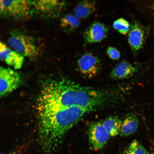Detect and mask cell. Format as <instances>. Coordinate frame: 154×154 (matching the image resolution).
Listing matches in <instances>:
<instances>
[{"instance_id":"1","label":"cell","mask_w":154,"mask_h":154,"mask_svg":"<svg viewBox=\"0 0 154 154\" xmlns=\"http://www.w3.org/2000/svg\"><path fill=\"white\" fill-rule=\"evenodd\" d=\"M105 97L100 92L82 86L70 80H52L44 86L39 98L45 112L56 111L73 107L92 110L102 104Z\"/></svg>"},{"instance_id":"2","label":"cell","mask_w":154,"mask_h":154,"mask_svg":"<svg viewBox=\"0 0 154 154\" xmlns=\"http://www.w3.org/2000/svg\"><path fill=\"white\" fill-rule=\"evenodd\" d=\"M35 39L20 32L11 33L8 40L13 50L24 57L33 58L40 54L41 49Z\"/></svg>"},{"instance_id":"3","label":"cell","mask_w":154,"mask_h":154,"mask_svg":"<svg viewBox=\"0 0 154 154\" xmlns=\"http://www.w3.org/2000/svg\"><path fill=\"white\" fill-rule=\"evenodd\" d=\"M1 14H8L16 19L28 17L32 5L31 1L25 0H0Z\"/></svg>"},{"instance_id":"4","label":"cell","mask_w":154,"mask_h":154,"mask_svg":"<svg viewBox=\"0 0 154 154\" xmlns=\"http://www.w3.org/2000/svg\"><path fill=\"white\" fill-rule=\"evenodd\" d=\"M21 78L17 71L9 68L1 67L0 94L3 96L17 89L20 85Z\"/></svg>"},{"instance_id":"5","label":"cell","mask_w":154,"mask_h":154,"mask_svg":"<svg viewBox=\"0 0 154 154\" xmlns=\"http://www.w3.org/2000/svg\"><path fill=\"white\" fill-rule=\"evenodd\" d=\"M77 64L80 72L88 78L93 77L97 75L101 67L100 59L91 52L84 54L78 59Z\"/></svg>"},{"instance_id":"6","label":"cell","mask_w":154,"mask_h":154,"mask_svg":"<svg viewBox=\"0 0 154 154\" xmlns=\"http://www.w3.org/2000/svg\"><path fill=\"white\" fill-rule=\"evenodd\" d=\"M110 136L102 122L97 121L90 125L88 131L89 139L94 150L97 151L103 148L107 143Z\"/></svg>"},{"instance_id":"7","label":"cell","mask_w":154,"mask_h":154,"mask_svg":"<svg viewBox=\"0 0 154 154\" xmlns=\"http://www.w3.org/2000/svg\"><path fill=\"white\" fill-rule=\"evenodd\" d=\"M108 30V27L104 24L97 21L94 22L84 31V40L88 43L100 42L107 37Z\"/></svg>"},{"instance_id":"8","label":"cell","mask_w":154,"mask_h":154,"mask_svg":"<svg viewBox=\"0 0 154 154\" xmlns=\"http://www.w3.org/2000/svg\"><path fill=\"white\" fill-rule=\"evenodd\" d=\"M33 6L39 12L47 15L59 13L64 7V1L38 0L31 1Z\"/></svg>"},{"instance_id":"9","label":"cell","mask_w":154,"mask_h":154,"mask_svg":"<svg viewBox=\"0 0 154 154\" xmlns=\"http://www.w3.org/2000/svg\"><path fill=\"white\" fill-rule=\"evenodd\" d=\"M24 57L16 51L11 49L3 42H0V59L15 69H20L23 64Z\"/></svg>"},{"instance_id":"10","label":"cell","mask_w":154,"mask_h":154,"mask_svg":"<svg viewBox=\"0 0 154 154\" xmlns=\"http://www.w3.org/2000/svg\"><path fill=\"white\" fill-rule=\"evenodd\" d=\"M137 71L135 66L127 62L123 61L116 65L111 72L110 76L116 80L127 78L131 77Z\"/></svg>"},{"instance_id":"11","label":"cell","mask_w":154,"mask_h":154,"mask_svg":"<svg viewBox=\"0 0 154 154\" xmlns=\"http://www.w3.org/2000/svg\"><path fill=\"white\" fill-rule=\"evenodd\" d=\"M144 32L141 26L134 23L131 27L128 37V42L132 50L135 52L142 47L144 42Z\"/></svg>"},{"instance_id":"12","label":"cell","mask_w":154,"mask_h":154,"mask_svg":"<svg viewBox=\"0 0 154 154\" xmlns=\"http://www.w3.org/2000/svg\"><path fill=\"white\" fill-rule=\"evenodd\" d=\"M139 125V120L133 114H127L123 121L120 130V135L125 137L133 134L137 131Z\"/></svg>"},{"instance_id":"13","label":"cell","mask_w":154,"mask_h":154,"mask_svg":"<svg viewBox=\"0 0 154 154\" xmlns=\"http://www.w3.org/2000/svg\"><path fill=\"white\" fill-rule=\"evenodd\" d=\"M96 7V2L94 1H81L74 9V15L79 19L86 18L95 11Z\"/></svg>"},{"instance_id":"14","label":"cell","mask_w":154,"mask_h":154,"mask_svg":"<svg viewBox=\"0 0 154 154\" xmlns=\"http://www.w3.org/2000/svg\"><path fill=\"white\" fill-rule=\"evenodd\" d=\"M102 123L110 136L114 137L119 134L122 121L119 117L110 116Z\"/></svg>"},{"instance_id":"15","label":"cell","mask_w":154,"mask_h":154,"mask_svg":"<svg viewBox=\"0 0 154 154\" xmlns=\"http://www.w3.org/2000/svg\"><path fill=\"white\" fill-rule=\"evenodd\" d=\"M79 19L75 15L68 14L63 17L60 21L62 28L66 32L70 33L74 31L80 24Z\"/></svg>"},{"instance_id":"16","label":"cell","mask_w":154,"mask_h":154,"mask_svg":"<svg viewBox=\"0 0 154 154\" xmlns=\"http://www.w3.org/2000/svg\"><path fill=\"white\" fill-rule=\"evenodd\" d=\"M125 154H149V152L136 139L129 144L125 151Z\"/></svg>"},{"instance_id":"17","label":"cell","mask_w":154,"mask_h":154,"mask_svg":"<svg viewBox=\"0 0 154 154\" xmlns=\"http://www.w3.org/2000/svg\"><path fill=\"white\" fill-rule=\"evenodd\" d=\"M112 26L121 34L125 35L129 31L130 25L129 22L126 20L120 18L114 22Z\"/></svg>"},{"instance_id":"18","label":"cell","mask_w":154,"mask_h":154,"mask_svg":"<svg viewBox=\"0 0 154 154\" xmlns=\"http://www.w3.org/2000/svg\"><path fill=\"white\" fill-rule=\"evenodd\" d=\"M106 53L109 57L112 59L117 60L120 57V54L119 51L113 47H109L107 50Z\"/></svg>"},{"instance_id":"19","label":"cell","mask_w":154,"mask_h":154,"mask_svg":"<svg viewBox=\"0 0 154 154\" xmlns=\"http://www.w3.org/2000/svg\"><path fill=\"white\" fill-rule=\"evenodd\" d=\"M1 154H17V153H15L13 152L10 153H8L7 154L3 153H1Z\"/></svg>"}]
</instances>
